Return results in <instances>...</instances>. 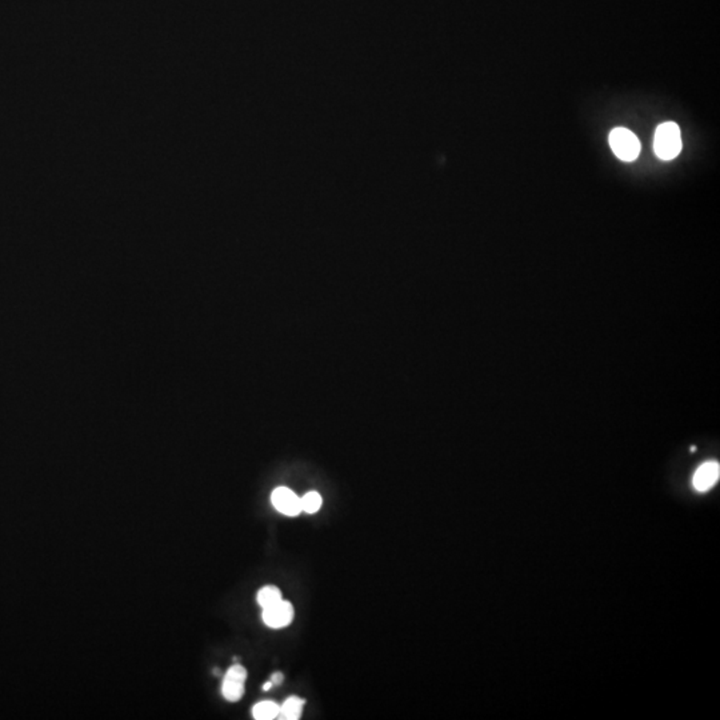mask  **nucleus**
I'll use <instances>...</instances> for the list:
<instances>
[{
  "label": "nucleus",
  "instance_id": "1",
  "mask_svg": "<svg viewBox=\"0 0 720 720\" xmlns=\"http://www.w3.org/2000/svg\"><path fill=\"white\" fill-rule=\"evenodd\" d=\"M654 151L661 160L675 159L681 151L679 126L674 121L661 123L655 132Z\"/></svg>",
  "mask_w": 720,
  "mask_h": 720
},
{
  "label": "nucleus",
  "instance_id": "2",
  "mask_svg": "<svg viewBox=\"0 0 720 720\" xmlns=\"http://www.w3.org/2000/svg\"><path fill=\"white\" fill-rule=\"evenodd\" d=\"M611 150L623 161H632L640 154V141L634 132L627 129H615L609 136Z\"/></svg>",
  "mask_w": 720,
  "mask_h": 720
},
{
  "label": "nucleus",
  "instance_id": "3",
  "mask_svg": "<svg viewBox=\"0 0 720 720\" xmlns=\"http://www.w3.org/2000/svg\"><path fill=\"white\" fill-rule=\"evenodd\" d=\"M247 679V670L241 664H234L226 672L223 684H221V695L224 699L231 703L239 701L244 695V686Z\"/></svg>",
  "mask_w": 720,
  "mask_h": 720
},
{
  "label": "nucleus",
  "instance_id": "4",
  "mask_svg": "<svg viewBox=\"0 0 720 720\" xmlns=\"http://www.w3.org/2000/svg\"><path fill=\"white\" fill-rule=\"evenodd\" d=\"M294 615H295V611H294V606L291 604L290 601L280 600L270 607L263 609L261 619L267 627L274 629V630H279V629H284V627L290 626L294 620Z\"/></svg>",
  "mask_w": 720,
  "mask_h": 720
},
{
  "label": "nucleus",
  "instance_id": "5",
  "mask_svg": "<svg viewBox=\"0 0 720 720\" xmlns=\"http://www.w3.org/2000/svg\"><path fill=\"white\" fill-rule=\"evenodd\" d=\"M272 506L279 511L280 514L287 516H298L301 512L300 498L287 487H278L271 495Z\"/></svg>",
  "mask_w": 720,
  "mask_h": 720
},
{
  "label": "nucleus",
  "instance_id": "6",
  "mask_svg": "<svg viewBox=\"0 0 720 720\" xmlns=\"http://www.w3.org/2000/svg\"><path fill=\"white\" fill-rule=\"evenodd\" d=\"M719 476V463L718 461H707V463L701 464L695 472L692 484H694L695 490L704 492V491L712 489L718 483Z\"/></svg>",
  "mask_w": 720,
  "mask_h": 720
},
{
  "label": "nucleus",
  "instance_id": "7",
  "mask_svg": "<svg viewBox=\"0 0 720 720\" xmlns=\"http://www.w3.org/2000/svg\"><path fill=\"white\" fill-rule=\"evenodd\" d=\"M306 700L301 699L299 696H290L284 700V703L280 706L279 715L278 719L280 720H299L301 718V712L304 709Z\"/></svg>",
  "mask_w": 720,
  "mask_h": 720
},
{
  "label": "nucleus",
  "instance_id": "8",
  "mask_svg": "<svg viewBox=\"0 0 720 720\" xmlns=\"http://www.w3.org/2000/svg\"><path fill=\"white\" fill-rule=\"evenodd\" d=\"M280 706L272 700H263L254 706L252 718L256 720L278 719Z\"/></svg>",
  "mask_w": 720,
  "mask_h": 720
},
{
  "label": "nucleus",
  "instance_id": "9",
  "mask_svg": "<svg viewBox=\"0 0 720 720\" xmlns=\"http://www.w3.org/2000/svg\"><path fill=\"white\" fill-rule=\"evenodd\" d=\"M256 600H258V604L261 609H267L272 604L283 600V595H281V591L276 586H264L258 591Z\"/></svg>",
  "mask_w": 720,
  "mask_h": 720
},
{
  "label": "nucleus",
  "instance_id": "10",
  "mask_svg": "<svg viewBox=\"0 0 720 720\" xmlns=\"http://www.w3.org/2000/svg\"><path fill=\"white\" fill-rule=\"evenodd\" d=\"M321 496L320 494H318L316 491H311V492H307L303 498H300V504H301V512H307V514H315L320 510L321 507Z\"/></svg>",
  "mask_w": 720,
  "mask_h": 720
},
{
  "label": "nucleus",
  "instance_id": "11",
  "mask_svg": "<svg viewBox=\"0 0 720 720\" xmlns=\"http://www.w3.org/2000/svg\"><path fill=\"white\" fill-rule=\"evenodd\" d=\"M270 680L274 687H275V686H280V684L283 683V680H284V675H283L281 672H279V671H278V672H274V674L271 675Z\"/></svg>",
  "mask_w": 720,
  "mask_h": 720
},
{
  "label": "nucleus",
  "instance_id": "12",
  "mask_svg": "<svg viewBox=\"0 0 720 720\" xmlns=\"http://www.w3.org/2000/svg\"><path fill=\"white\" fill-rule=\"evenodd\" d=\"M272 687H274V686H272V683H271V680H269V681H266V683H264V684H263V690H264V691H270L271 689H272Z\"/></svg>",
  "mask_w": 720,
  "mask_h": 720
}]
</instances>
